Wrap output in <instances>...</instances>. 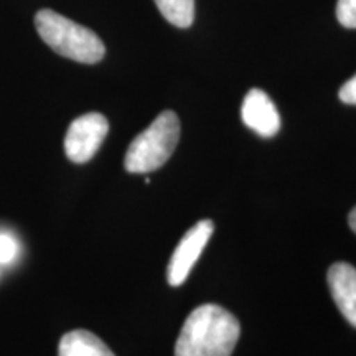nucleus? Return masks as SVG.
<instances>
[{"label": "nucleus", "mask_w": 356, "mask_h": 356, "mask_svg": "<svg viewBox=\"0 0 356 356\" xmlns=\"http://www.w3.org/2000/svg\"><path fill=\"white\" fill-rule=\"evenodd\" d=\"M241 325L231 312L204 304L186 317L175 343V356H231Z\"/></svg>", "instance_id": "obj_1"}, {"label": "nucleus", "mask_w": 356, "mask_h": 356, "mask_svg": "<svg viewBox=\"0 0 356 356\" xmlns=\"http://www.w3.org/2000/svg\"><path fill=\"white\" fill-rule=\"evenodd\" d=\"M35 26L43 42L58 55L86 65H95L104 58L106 48L101 38L60 13L48 8L40 10L35 17Z\"/></svg>", "instance_id": "obj_2"}, {"label": "nucleus", "mask_w": 356, "mask_h": 356, "mask_svg": "<svg viewBox=\"0 0 356 356\" xmlns=\"http://www.w3.org/2000/svg\"><path fill=\"white\" fill-rule=\"evenodd\" d=\"M180 139V121L173 111H163L129 145L124 167L129 173H150L165 165Z\"/></svg>", "instance_id": "obj_3"}, {"label": "nucleus", "mask_w": 356, "mask_h": 356, "mask_svg": "<svg viewBox=\"0 0 356 356\" xmlns=\"http://www.w3.org/2000/svg\"><path fill=\"white\" fill-rule=\"evenodd\" d=\"M108 132V119L99 113H89L74 119L65 137L66 157L74 163L89 162L99 150Z\"/></svg>", "instance_id": "obj_4"}, {"label": "nucleus", "mask_w": 356, "mask_h": 356, "mask_svg": "<svg viewBox=\"0 0 356 356\" xmlns=\"http://www.w3.org/2000/svg\"><path fill=\"white\" fill-rule=\"evenodd\" d=\"M213 231H215V225L211 220L198 221L193 228L186 231L173 251L167 267V280L172 287H178L185 282L195 262L202 256L204 246L210 241Z\"/></svg>", "instance_id": "obj_5"}, {"label": "nucleus", "mask_w": 356, "mask_h": 356, "mask_svg": "<svg viewBox=\"0 0 356 356\" xmlns=\"http://www.w3.org/2000/svg\"><path fill=\"white\" fill-rule=\"evenodd\" d=\"M244 126L261 137H274L280 131V115L275 104L262 89H251L241 106Z\"/></svg>", "instance_id": "obj_6"}, {"label": "nucleus", "mask_w": 356, "mask_h": 356, "mask_svg": "<svg viewBox=\"0 0 356 356\" xmlns=\"http://www.w3.org/2000/svg\"><path fill=\"white\" fill-rule=\"evenodd\" d=\"M328 286L341 315L356 328V269L337 262L328 269Z\"/></svg>", "instance_id": "obj_7"}, {"label": "nucleus", "mask_w": 356, "mask_h": 356, "mask_svg": "<svg viewBox=\"0 0 356 356\" xmlns=\"http://www.w3.org/2000/svg\"><path fill=\"white\" fill-rule=\"evenodd\" d=\"M58 356H115L109 346L86 330H73L61 338Z\"/></svg>", "instance_id": "obj_8"}, {"label": "nucleus", "mask_w": 356, "mask_h": 356, "mask_svg": "<svg viewBox=\"0 0 356 356\" xmlns=\"http://www.w3.org/2000/svg\"><path fill=\"white\" fill-rule=\"evenodd\" d=\"M155 6L178 29H188L195 20V0H154Z\"/></svg>", "instance_id": "obj_9"}, {"label": "nucleus", "mask_w": 356, "mask_h": 356, "mask_svg": "<svg viewBox=\"0 0 356 356\" xmlns=\"http://www.w3.org/2000/svg\"><path fill=\"white\" fill-rule=\"evenodd\" d=\"M337 19L346 29H356V0H338Z\"/></svg>", "instance_id": "obj_10"}, {"label": "nucleus", "mask_w": 356, "mask_h": 356, "mask_svg": "<svg viewBox=\"0 0 356 356\" xmlns=\"http://www.w3.org/2000/svg\"><path fill=\"white\" fill-rule=\"evenodd\" d=\"M19 256V243L10 234L0 233V264H10Z\"/></svg>", "instance_id": "obj_11"}, {"label": "nucleus", "mask_w": 356, "mask_h": 356, "mask_svg": "<svg viewBox=\"0 0 356 356\" xmlns=\"http://www.w3.org/2000/svg\"><path fill=\"white\" fill-rule=\"evenodd\" d=\"M338 96H340V101L345 102V104L356 106V74L340 88Z\"/></svg>", "instance_id": "obj_12"}, {"label": "nucleus", "mask_w": 356, "mask_h": 356, "mask_svg": "<svg viewBox=\"0 0 356 356\" xmlns=\"http://www.w3.org/2000/svg\"><path fill=\"white\" fill-rule=\"evenodd\" d=\"M348 222H350V228L355 231L356 233V207L353 208V210H351V213H350V216H348Z\"/></svg>", "instance_id": "obj_13"}]
</instances>
